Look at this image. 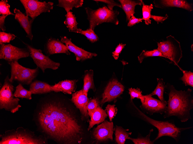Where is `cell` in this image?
I'll use <instances>...</instances> for the list:
<instances>
[{"label": "cell", "mask_w": 193, "mask_h": 144, "mask_svg": "<svg viewBox=\"0 0 193 144\" xmlns=\"http://www.w3.org/2000/svg\"><path fill=\"white\" fill-rule=\"evenodd\" d=\"M167 16V14L165 16H162L151 15L150 18L153 19L158 23L159 22L162 23L164 21L166 20L167 18L168 17V16Z\"/></svg>", "instance_id": "obj_43"}, {"label": "cell", "mask_w": 193, "mask_h": 144, "mask_svg": "<svg viewBox=\"0 0 193 144\" xmlns=\"http://www.w3.org/2000/svg\"><path fill=\"white\" fill-rule=\"evenodd\" d=\"M14 96L17 98H25L29 100L32 99V93L29 90L25 89L22 85L19 83L16 87L14 93Z\"/></svg>", "instance_id": "obj_29"}, {"label": "cell", "mask_w": 193, "mask_h": 144, "mask_svg": "<svg viewBox=\"0 0 193 144\" xmlns=\"http://www.w3.org/2000/svg\"><path fill=\"white\" fill-rule=\"evenodd\" d=\"M153 56H160L165 57L157 49H154L151 51L143 50L138 56V59L139 62L141 63L145 58Z\"/></svg>", "instance_id": "obj_31"}, {"label": "cell", "mask_w": 193, "mask_h": 144, "mask_svg": "<svg viewBox=\"0 0 193 144\" xmlns=\"http://www.w3.org/2000/svg\"><path fill=\"white\" fill-rule=\"evenodd\" d=\"M142 20V18H136L134 15H133L131 17L127 25L129 27L132 26L136 24L141 22Z\"/></svg>", "instance_id": "obj_42"}, {"label": "cell", "mask_w": 193, "mask_h": 144, "mask_svg": "<svg viewBox=\"0 0 193 144\" xmlns=\"http://www.w3.org/2000/svg\"><path fill=\"white\" fill-rule=\"evenodd\" d=\"M8 15H2L0 16V28L2 31H4L6 30L5 26V20Z\"/></svg>", "instance_id": "obj_44"}, {"label": "cell", "mask_w": 193, "mask_h": 144, "mask_svg": "<svg viewBox=\"0 0 193 144\" xmlns=\"http://www.w3.org/2000/svg\"><path fill=\"white\" fill-rule=\"evenodd\" d=\"M136 107L142 118L158 130L157 136L153 141L154 143L160 137L164 136L171 137L178 142L180 139L181 132L184 130L192 128H179L173 123L168 121H163L154 120L147 116L138 109Z\"/></svg>", "instance_id": "obj_4"}, {"label": "cell", "mask_w": 193, "mask_h": 144, "mask_svg": "<svg viewBox=\"0 0 193 144\" xmlns=\"http://www.w3.org/2000/svg\"><path fill=\"white\" fill-rule=\"evenodd\" d=\"M8 63L10 66V80L12 83L16 81L22 85L30 84L38 74L39 68L38 67L33 69L25 67L17 61Z\"/></svg>", "instance_id": "obj_8"}, {"label": "cell", "mask_w": 193, "mask_h": 144, "mask_svg": "<svg viewBox=\"0 0 193 144\" xmlns=\"http://www.w3.org/2000/svg\"><path fill=\"white\" fill-rule=\"evenodd\" d=\"M66 19L64 21V24L68 28L69 31L76 32L78 28L76 17L73 14V12L70 11L65 15Z\"/></svg>", "instance_id": "obj_27"}, {"label": "cell", "mask_w": 193, "mask_h": 144, "mask_svg": "<svg viewBox=\"0 0 193 144\" xmlns=\"http://www.w3.org/2000/svg\"><path fill=\"white\" fill-rule=\"evenodd\" d=\"M153 131V129H151L149 133L145 137H139L137 138H132L129 137L127 139L131 140L135 144H153L154 143L150 139L151 133Z\"/></svg>", "instance_id": "obj_34"}, {"label": "cell", "mask_w": 193, "mask_h": 144, "mask_svg": "<svg viewBox=\"0 0 193 144\" xmlns=\"http://www.w3.org/2000/svg\"><path fill=\"white\" fill-rule=\"evenodd\" d=\"M159 50L165 57L168 59L174 65L177 66L182 57V50L179 42L174 37L170 35L166 37V40L157 43Z\"/></svg>", "instance_id": "obj_7"}, {"label": "cell", "mask_w": 193, "mask_h": 144, "mask_svg": "<svg viewBox=\"0 0 193 144\" xmlns=\"http://www.w3.org/2000/svg\"><path fill=\"white\" fill-rule=\"evenodd\" d=\"M126 44L120 43L116 47L115 50L112 53V56L115 59H117L119 55L123 49L125 47Z\"/></svg>", "instance_id": "obj_41"}, {"label": "cell", "mask_w": 193, "mask_h": 144, "mask_svg": "<svg viewBox=\"0 0 193 144\" xmlns=\"http://www.w3.org/2000/svg\"><path fill=\"white\" fill-rule=\"evenodd\" d=\"M16 37L14 34L4 32H0V44L9 43Z\"/></svg>", "instance_id": "obj_37"}, {"label": "cell", "mask_w": 193, "mask_h": 144, "mask_svg": "<svg viewBox=\"0 0 193 144\" xmlns=\"http://www.w3.org/2000/svg\"><path fill=\"white\" fill-rule=\"evenodd\" d=\"M45 52L48 56L56 53H64L70 55V53L65 45L58 39H49L45 47Z\"/></svg>", "instance_id": "obj_17"}, {"label": "cell", "mask_w": 193, "mask_h": 144, "mask_svg": "<svg viewBox=\"0 0 193 144\" xmlns=\"http://www.w3.org/2000/svg\"><path fill=\"white\" fill-rule=\"evenodd\" d=\"M183 74V76L180 78L186 86L188 85L193 87V73L190 71L181 70Z\"/></svg>", "instance_id": "obj_35"}, {"label": "cell", "mask_w": 193, "mask_h": 144, "mask_svg": "<svg viewBox=\"0 0 193 144\" xmlns=\"http://www.w3.org/2000/svg\"><path fill=\"white\" fill-rule=\"evenodd\" d=\"M93 72L92 70H86L83 78V85L82 89L84 93L88 94L89 89H92L94 91L95 88L93 79Z\"/></svg>", "instance_id": "obj_24"}, {"label": "cell", "mask_w": 193, "mask_h": 144, "mask_svg": "<svg viewBox=\"0 0 193 144\" xmlns=\"http://www.w3.org/2000/svg\"><path fill=\"white\" fill-rule=\"evenodd\" d=\"M129 91L131 100L135 98L140 99L142 96V91L139 88H131L129 89Z\"/></svg>", "instance_id": "obj_39"}, {"label": "cell", "mask_w": 193, "mask_h": 144, "mask_svg": "<svg viewBox=\"0 0 193 144\" xmlns=\"http://www.w3.org/2000/svg\"><path fill=\"white\" fill-rule=\"evenodd\" d=\"M142 14L143 16L142 19L144 21L146 25H148L151 23V20H150L151 12L152 9L153 8L152 4L150 5H146L144 3L142 4Z\"/></svg>", "instance_id": "obj_32"}, {"label": "cell", "mask_w": 193, "mask_h": 144, "mask_svg": "<svg viewBox=\"0 0 193 144\" xmlns=\"http://www.w3.org/2000/svg\"><path fill=\"white\" fill-rule=\"evenodd\" d=\"M29 90L32 94H44L51 92H61L59 89L42 81L36 80L30 84Z\"/></svg>", "instance_id": "obj_19"}, {"label": "cell", "mask_w": 193, "mask_h": 144, "mask_svg": "<svg viewBox=\"0 0 193 144\" xmlns=\"http://www.w3.org/2000/svg\"><path fill=\"white\" fill-rule=\"evenodd\" d=\"M121 8L125 13L126 21H129L131 17L135 13V9L137 5H141L144 3L142 0H119Z\"/></svg>", "instance_id": "obj_21"}, {"label": "cell", "mask_w": 193, "mask_h": 144, "mask_svg": "<svg viewBox=\"0 0 193 144\" xmlns=\"http://www.w3.org/2000/svg\"><path fill=\"white\" fill-rule=\"evenodd\" d=\"M100 102L96 98L89 99L87 105V109L89 116L92 118L93 114L98 106H100Z\"/></svg>", "instance_id": "obj_33"}, {"label": "cell", "mask_w": 193, "mask_h": 144, "mask_svg": "<svg viewBox=\"0 0 193 144\" xmlns=\"http://www.w3.org/2000/svg\"><path fill=\"white\" fill-rule=\"evenodd\" d=\"M57 6L63 7L67 13L72 10L73 7L77 8L82 6L83 0H58Z\"/></svg>", "instance_id": "obj_25"}, {"label": "cell", "mask_w": 193, "mask_h": 144, "mask_svg": "<svg viewBox=\"0 0 193 144\" xmlns=\"http://www.w3.org/2000/svg\"><path fill=\"white\" fill-rule=\"evenodd\" d=\"M96 2H100L106 3L107 4L108 8L111 10H112L113 7L114 6H117L121 8L120 4L115 2L114 0H93Z\"/></svg>", "instance_id": "obj_40"}, {"label": "cell", "mask_w": 193, "mask_h": 144, "mask_svg": "<svg viewBox=\"0 0 193 144\" xmlns=\"http://www.w3.org/2000/svg\"><path fill=\"white\" fill-rule=\"evenodd\" d=\"M0 144H46L47 139L42 135L23 127L6 130L0 135Z\"/></svg>", "instance_id": "obj_3"}, {"label": "cell", "mask_w": 193, "mask_h": 144, "mask_svg": "<svg viewBox=\"0 0 193 144\" xmlns=\"http://www.w3.org/2000/svg\"><path fill=\"white\" fill-rule=\"evenodd\" d=\"M107 116H108L110 122H111L114 117L116 116L118 110L115 105H108L105 110Z\"/></svg>", "instance_id": "obj_38"}, {"label": "cell", "mask_w": 193, "mask_h": 144, "mask_svg": "<svg viewBox=\"0 0 193 144\" xmlns=\"http://www.w3.org/2000/svg\"><path fill=\"white\" fill-rule=\"evenodd\" d=\"M61 37L60 41L65 43L68 50L74 54L76 60L83 61L97 55L96 53L88 52L77 46L72 42L71 39H68L66 36Z\"/></svg>", "instance_id": "obj_16"}, {"label": "cell", "mask_w": 193, "mask_h": 144, "mask_svg": "<svg viewBox=\"0 0 193 144\" xmlns=\"http://www.w3.org/2000/svg\"><path fill=\"white\" fill-rule=\"evenodd\" d=\"M51 93L37 103L33 120L37 130L57 143L80 144L84 132L80 120L62 95Z\"/></svg>", "instance_id": "obj_1"}, {"label": "cell", "mask_w": 193, "mask_h": 144, "mask_svg": "<svg viewBox=\"0 0 193 144\" xmlns=\"http://www.w3.org/2000/svg\"><path fill=\"white\" fill-rule=\"evenodd\" d=\"M140 99L142 103L140 107L149 114L157 113L162 114L166 112L167 104L166 101L162 102L149 95H142Z\"/></svg>", "instance_id": "obj_12"}, {"label": "cell", "mask_w": 193, "mask_h": 144, "mask_svg": "<svg viewBox=\"0 0 193 144\" xmlns=\"http://www.w3.org/2000/svg\"><path fill=\"white\" fill-rule=\"evenodd\" d=\"M12 83L8 75L0 90V109L14 114L18 111L21 106L19 104L20 99L14 96Z\"/></svg>", "instance_id": "obj_6"}, {"label": "cell", "mask_w": 193, "mask_h": 144, "mask_svg": "<svg viewBox=\"0 0 193 144\" xmlns=\"http://www.w3.org/2000/svg\"><path fill=\"white\" fill-rule=\"evenodd\" d=\"M124 90V86L116 79L111 80L104 89L100 104L103 105L105 102L115 100L123 93Z\"/></svg>", "instance_id": "obj_14"}, {"label": "cell", "mask_w": 193, "mask_h": 144, "mask_svg": "<svg viewBox=\"0 0 193 144\" xmlns=\"http://www.w3.org/2000/svg\"><path fill=\"white\" fill-rule=\"evenodd\" d=\"M157 85L154 90L151 93L149 94L150 96L157 95L160 100L162 102L166 101L165 100L164 97V93L165 88V82L163 79L157 78Z\"/></svg>", "instance_id": "obj_28"}, {"label": "cell", "mask_w": 193, "mask_h": 144, "mask_svg": "<svg viewBox=\"0 0 193 144\" xmlns=\"http://www.w3.org/2000/svg\"><path fill=\"white\" fill-rule=\"evenodd\" d=\"M14 12L15 14V19L19 22L27 34V37L31 41L33 37L31 27L34 20L30 19L28 16L25 15V14L16 8L14 9Z\"/></svg>", "instance_id": "obj_18"}, {"label": "cell", "mask_w": 193, "mask_h": 144, "mask_svg": "<svg viewBox=\"0 0 193 144\" xmlns=\"http://www.w3.org/2000/svg\"><path fill=\"white\" fill-rule=\"evenodd\" d=\"M87 95L88 94L83 93L81 89L73 93L70 100L79 110L82 120H85L89 122V116L87 109L89 99Z\"/></svg>", "instance_id": "obj_15"}, {"label": "cell", "mask_w": 193, "mask_h": 144, "mask_svg": "<svg viewBox=\"0 0 193 144\" xmlns=\"http://www.w3.org/2000/svg\"><path fill=\"white\" fill-rule=\"evenodd\" d=\"M76 33L84 35L92 43L96 42L99 39V37L95 34L94 30L90 28L86 30H83L81 29L78 28Z\"/></svg>", "instance_id": "obj_30"}, {"label": "cell", "mask_w": 193, "mask_h": 144, "mask_svg": "<svg viewBox=\"0 0 193 144\" xmlns=\"http://www.w3.org/2000/svg\"><path fill=\"white\" fill-rule=\"evenodd\" d=\"M7 0H2L0 1V14L15 16V14L10 11V6Z\"/></svg>", "instance_id": "obj_36"}, {"label": "cell", "mask_w": 193, "mask_h": 144, "mask_svg": "<svg viewBox=\"0 0 193 144\" xmlns=\"http://www.w3.org/2000/svg\"><path fill=\"white\" fill-rule=\"evenodd\" d=\"M129 129H125L122 127L116 126L115 128V140L118 144H124L127 138L131 134L129 132Z\"/></svg>", "instance_id": "obj_26"}, {"label": "cell", "mask_w": 193, "mask_h": 144, "mask_svg": "<svg viewBox=\"0 0 193 144\" xmlns=\"http://www.w3.org/2000/svg\"><path fill=\"white\" fill-rule=\"evenodd\" d=\"M89 22L90 28L94 30L95 27L104 22H111L118 25L119 21L117 16L119 12L111 10L106 6L93 10L89 7L85 8Z\"/></svg>", "instance_id": "obj_5"}, {"label": "cell", "mask_w": 193, "mask_h": 144, "mask_svg": "<svg viewBox=\"0 0 193 144\" xmlns=\"http://www.w3.org/2000/svg\"><path fill=\"white\" fill-rule=\"evenodd\" d=\"M25 10L26 15L33 20L41 13L50 12L53 8L51 2L40 1L35 0H20Z\"/></svg>", "instance_id": "obj_10"}, {"label": "cell", "mask_w": 193, "mask_h": 144, "mask_svg": "<svg viewBox=\"0 0 193 144\" xmlns=\"http://www.w3.org/2000/svg\"><path fill=\"white\" fill-rule=\"evenodd\" d=\"M155 6L157 7H175L183 8L189 11L193 10L191 4L188 3L186 1L183 0H155Z\"/></svg>", "instance_id": "obj_20"}, {"label": "cell", "mask_w": 193, "mask_h": 144, "mask_svg": "<svg viewBox=\"0 0 193 144\" xmlns=\"http://www.w3.org/2000/svg\"><path fill=\"white\" fill-rule=\"evenodd\" d=\"M29 51L30 56L37 67L40 68L43 73L47 68L56 70L60 66L59 63L54 62L48 56L44 55L40 49H36L31 45L23 42Z\"/></svg>", "instance_id": "obj_9"}, {"label": "cell", "mask_w": 193, "mask_h": 144, "mask_svg": "<svg viewBox=\"0 0 193 144\" xmlns=\"http://www.w3.org/2000/svg\"><path fill=\"white\" fill-rule=\"evenodd\" d=\"M165 88L168 99L164 118L175 116L182 122L191 119L190 111L193 107L192 90L188 89L185 91H178L169 83L165 85Z\"/></svg>", "instance_id": "obj_2"}, {"label": "cell", "mask_w": 193, "mask_h": 144, "mask_svg": "<svg viewBox=\"0 0 193 144\" xmlns=\"http://www.w3.org/2000/svg\"><path fill=\"white\" fill-rule=\"evenodd\" d=\"M29 55L27 48H20L11 44H0V59L8 62L18 61L19 59L28 57Z\"/></svg>", "instance_id": "obj_11"}, {"label": "cell", "mask_w": 193, "mask_h": 144, "mask_svg": "<svg viewBox=\"0 0 193 144\" xmlns=\"http://www.w3.org/2000/svg\"><path fill=\"white\" fill-rule=\"evenodd\" d=\"M107 116L105 110H103L100 106H98L90 118L88 130L89 131L95 124L98 125L103 122Z\"/></svg>", "instance_id": "obj_23"}, {"label": "cell", "mask_w": 193, "mask_h": 144, "mask_svg": "<svg viewBox=\"0 0 193 144\" xmlns=\"http://www.w3.org/2000/svg\"><path fill=\"white\" fill-rule=\"evenodd\" d=\"M77 81L76 80H66L60 81L53 86L60 90L61 92L71 94L75 91Z\"/></svg>", "instance_id": "obj_22"}, {"label": "cell", "mask_w": 193, "mask_h": 144, "mask_svg": "<svg viewBox=\"0 0 193 144\" xmlns=\"http://www.w3.org/2000/svg\"><path fill=\"white\" fill-rule=\"evenodd\" d=\"M114 130L113 122L105 120L93 129L92 133V138L97 143L109 139L112 140Z\"/></svg>", "instance_id": "obj_13"}]
</instances>
